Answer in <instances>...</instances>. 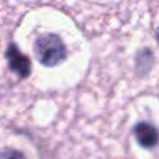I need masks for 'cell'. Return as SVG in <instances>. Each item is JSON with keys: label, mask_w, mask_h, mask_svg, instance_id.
<instances>
[{"label": "cell", "mask_w": 159, "mask_h": 159, "mask_svg": "<svg viewBox=\"0 0 159 159\" xmlns=\"http://www.w3.org/2000/svg\"><path fill=\"white\" fill-rule=\"evenodd\" d=\"M155 37H157V41H158V43H159V27L157 29V32H155Z\"/></svg>", "instance_id": "5b68a950"}, {"label": "cell", "mask_w": 159, "mask_h": 159, "mask_svg": "<svg viewBox=\"0 0 159 159\" xmlns=\"http://www.w3.org/2000/svg\"><path fill=\"white\" fill-rule=\"evenodd\" d=\"M34 53L40 63L47 67H53L66 58L67 50L63 41L57 35L43 34L35 40Z\"/></svg>", "instance_id": "6da1fadb"}, {"label": "cell", "mask_w": 159, "mask_h": 159, "mask_svg": "<svg viewBox=\"0 0 159 159\" xmlns=\"http://www.w3.org/2000/svg\"><path fill=\"white\" fill-rule=\"evenodd\" d=\"M6 60L10 70L17 76L26 78L31 72V62L27 56H25L15 43H10L6 50Z\"/></svg>", "instance_id": "7a4b0ae2"}, {"label": "cell", "mask_w": 159, "mask_h": 159, "mask_svg": "<svg viewBox=\"0 0 159 159\" xmlns=\"http://www.w3.org/2000/svg\"><path fill=\"white\" fill-rule=\"evenodd\" d=\"M0 159H26V157L16 149L5 148L0 152Z\"/></svg>", "instance_id": "277c9868"}, {"label": "cell", "mask_w": 159, "mask_h": 159, "mask_svg": "<svg viewBox=\"0 0 159 159\" xmlns=\"http://www.w3.org/2000/svg\"><path fill=\"white\" fill-rule=\"evenodd\" d=\"M133 132H134L137 142L143 148L150 149V148H154L155 145H158V143H159V132H158V129L148 122L137 123Z\"/></svg>", "instance_id": "3957f363"}]
</instances>
